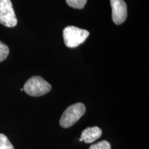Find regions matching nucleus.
<instances>
[{"label": "nucleus", "mask_w": 149, "mask_h": 149, "mask_svg": "<svg viewBox=\"0 0 149 149\" xmlns=\"http://www.w3.org/2000/svg\"><path fill=\"white\" fill-rule=\"evenodd\" d=\"M90 33L86 30L81 29L74 26H68L63 31L65 45L72 48L77 47L86 40Z\"/></svg>", "instance_id": "1"}, {"label": "nucleus", "mask_w": 149, "mask_h": 149, "mask_svg": "<svg viewBox=\"0 0 149 149\" xmlns=\"http://www.w3.org/2000/svg\"><path fill=\"white\" fill-rule=\"evenodd\" d=\"M24 91L33 97L46 95L51 90V85L40 76H33L26 81L24 86Z\"/></svg>", "instance_id": "2"}, {"label": "nucleus", "mask_w": 149, "mask_h": 149, "mask_svg": "<svg viewBox=\"0 0 149 149\" xmlns=\"http://www.w3.org/2000/svg\"><path fill=\"white\" fill-rule=\"evenodd\" d=\"M86 112V107L82 103H76L70 106L61 115L59 124L61 127H71L83 116Z\"/></svg>", "instance_id": "3"}, {"label": "nucleus", "mask_w": 149, "mask_h": 149, "mask_svg": "<svg viewBox=\"0 0 149 149\" xmlns=\"http://www.w3.org/2000/svg\"><path fill=\"white\" fill-rule=\"evenodd\" d=\"M0 24L8 28L15 27L17 24L10 0H0Z\"/></svg>", "instance_id": "4"}, {"label": "nucleus", "mask_w": 149, "mask_h": 149, "mask_svg": "<svg viewBox=\"0 0 149 149\" xmlns=\"http://www.w3.org/2000/svg\"><path fill=\"white\" fill-rule=\"evenodd\" d=\"M112 19L117 25L124 23L127 17V6L124 0H111Z\"/></svg>", "instance_id": "5"}, {"label": "nucleus", "mask_w": 149, "mask_h": 149, "mask_svg": "<svg viewBox=\"0 0 149 149\" xmlns=\"http://www.w3.org/2000/svg\"><path fill=\"white\" fill-rule=\"evenodd\" d=\"M102 135V130L97 126L88 127L82 131L80 137V141H84L86 144H91L98 139Z\"/></svg>", "instance_id": "6"}, {"label": "nucleus", "mask_w": 149, "mask_h": 149, "mask_svg": "<svg viewBox=\"0 0 149 149\" xmlns=\"http://www.w3.org/2000/svg\"><path fill=\"white\" fill-rule=\"evenodd\" d=\"M0 149H15L8 137L2 133H0Z\"/></svg>", "instance_id": "7"}, {"label": "nucleus", "mask_w": 149, "mask_h": 149, "mask_svg": "<svg viewBox=\"0 0 149 149\" xmlns=\"http://www.w3.org/2000/svg\"><path fill=\"white\" fill-rule=\"evenodd\" d=\"M67 4L75 9H82L85 6L87 0H66Z\"/></svg>", "instance_id": "8"}, {"label": "nucleus", "mask_w": 149, "mask_h": 149, "mask_svg": "<svg viewBox=\"0 0 149 149\" xmlns=\"http://www.w3.org/2000/svg\"><path fill=\"white\" fill-rule=\"evenodd\" d=\"M9 48L6 44L0 41V62L5 60L9 55Z\"/></svg>", "instance_id": "9"}, {"label": "nucleus", "mask_w": 149, "mask_h": 149, "mask_svg": "<svg viewBox=\"0 0 149 149\" xmlns=\"http://www.w3.org/2000/svg\"><path fill=\"white\" fill-rule=\"evenodd\" d=\"M111 146L109 141L103 140L97 142V144L91 145L89 149H111Z\"/></svg>", "instance_id": "10"}]
</instances>
